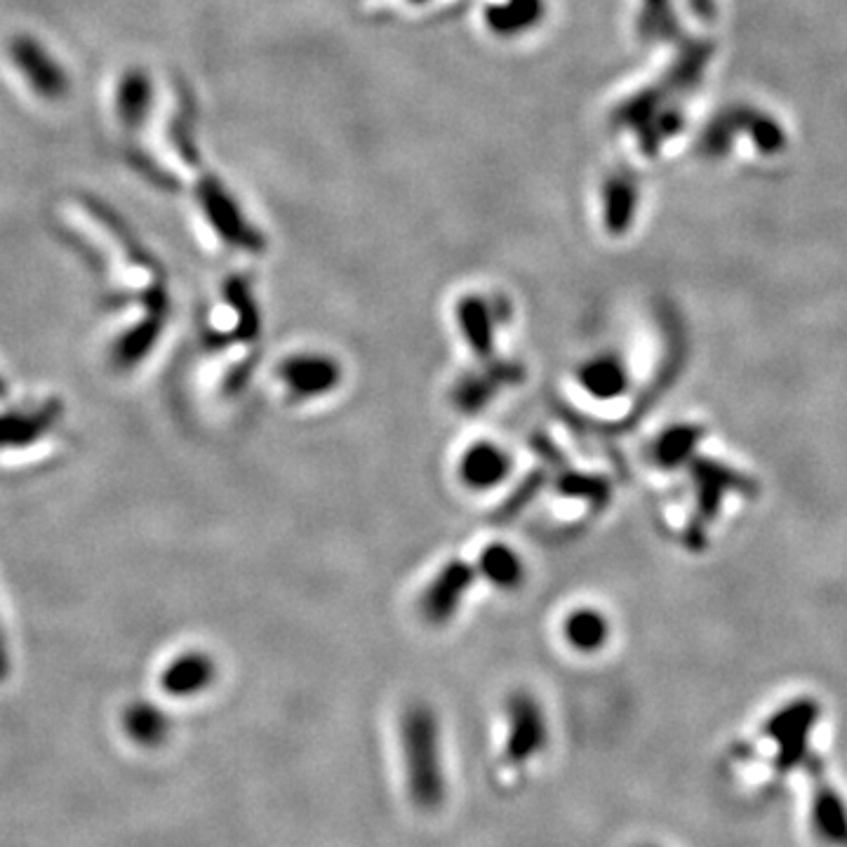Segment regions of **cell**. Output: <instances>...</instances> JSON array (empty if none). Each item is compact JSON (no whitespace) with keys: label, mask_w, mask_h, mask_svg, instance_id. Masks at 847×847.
Returning <instances> with one entry per match:
<instances>
[{"label":"cell","mask_w":847,"mask_h":847,"mask_svg":"<svg viewBox=\"0 0 847 847\" xmlns=\"http://www.w3.org/2000/svg\"><path fill=\"white\" fill-rule=\"evenodd\" d=\"M403 751L410 794L422 807L443 800L445 777L441 758V730L431 709L412 706L403 719Z\"/></svg>","instance_id":"6da1fadb"},{"label":"cell","mask_w":847,"mask_h":847,"mask_svg":"<svg viewBox=\"0 0 847 847\" xmlns=\"http://www.w3.org/2000/svg\"><path fill=\"white\" fill-rule=\"evenodd\" d=\"M508 471H512V459L506 452L495 443H474L459 462V476L471 489H489L499 485Z\"/></svg>","instance_id":"ba28073f"},{"label":"cell","mask_w":847,"mask_h":847,"mask_svg":"<svg viewBox=\"0 0 847 847\" xmlns=\"http://www.w3.org/2000/svg\"><path fill=\"white\" fill-rule=\"evenodd\" d=\"M459 328L466 344L474 349L481 361H493L495 355V311L481 297H466L459 304Z\"/></svg>","instance_id":"30bf717a"},{"label":"cell","mask_w":847,"mask_h":847,"mask_svg":"<svg viewBox=\"0 0 847 847\" xmlns=\"http://www.w3.org/2000/svg\"><path fill=\"white\" fill-rule=\"evenodd\" d=\"M474 583V568L464 560H450L431 579L422 596V612L431 624H447L462 608V600Z\"/></svg>","instance_id":"5b68a950"},{"label":"cell","mask_w":847,"mask_h":847,"mask_svg":"<svg viewBox=\"0 0 847 847\" xmlns=\"http://www.w3.org/2000/svg\"><path fill=\"white\" fill-rule=\"evenodd\" d=\"M154 104V81L144 69H130L118 83L116 113L127 130H137Z\"/></svg>","instance_id":"8fae6325"},{"label":"cell","mask_w":847,"mask_h":847,"mask_svg":"<svg viewBox=\"0 0 847 847\" xmlns=\"http://www.w3.org/2000/svg\"><path fill=\"white\" fill-rule=\"evenodd\" d=\"M692 481L696 489V512H700V525L711 520L719 512V504L725 489L737 485V476L730 474V468L713 464L709 459H696L692 464Z\"/></svg>","instance_id":"7c38bea8"},{"label":"cell","mask_w":847,"mask_h":847,"mask_svg":"<svg viewBox=\"0 0 847 847\" xmlns=\"http://www.w3.org/2000/svg\"><path fill=\"white\" fill-rule=\"evenodd\" d=\"M562 633L575 650L598 652L600 648H606L610 638V621L606 614L593 608H579L565 619Z\"/></svg>","instance_id":"5bb4252c"},{"label":"cell","mask_w":847,"mask_h":847,"mask_svg":"<svg viewBox=\"0 0 847 847\" xmlns=\"http://www.w3.org/2000/svg\"><path fill=\"white\" fill-rule=\"evenodd\" d=\"M196 196L205 217L210 219L213 229L234 248L259 252L264 248L261 236L252 229L250 221L242 217L238 203L213 175H203L196 186Z\"/></svg>","instance_id":"3957f363"},{"label":"cell","mask_w":847,"mask_h":847,"mask_svg":"<svg viewBox=\"0 0 847 847\" xmlns=\"http://www.w3.org/2000/svg\"><path fill=\"white\" fill-rule=\"evenodd\" d=\"M520 380L523 368L518 363L497 361V358H493V361H485L483 370L462 376L455 389H452V401H455V405L462 412L474 414L493 401L499 389L518 384Z\"/></svg>","instance_id":"8992f818"},{"label":"cell","mask_w":847,"mask_h":847,"mask_svg":"<svg viewBox=\"0 0 847 847\" xmlns=\"http://www.w3.org/2000/svg\"><path fill=\"white\" fill-rule=\"evenodd\" d=\"M8 50L14 69L22 73V79L38 97L48 102L66 97L71 87L69 73L41 41H35L29 33H22L12 38Z\"/></svg>","instance_id":"7a4b0ae2"},{"label":"cell","mask_w":847,"mask_h":847,"mask_svg":"<svg viewBox=\"0 0 847 847\" xmlns=\"http://www.w3.org/2000/svg\"><path fill=\"white\" fill-rule=\"evenodd\" d=\"M280 380L288 384L297 399H318V395L330 393L342 382V368L330 355L301 353L288 358L280 365Z\"/></svg>","instance_id":"52a82bcc"},{"label":"cell","mask_w":847,"mask_h":847,"mask_svg":"<svg viewBox=\"0 0 847 847\" xmlns=\"http://www.w3.org/2000/svg\"><path fill=\"white\" fill-rule=\"evenodd\" d=\"M702 441V428L692 424H678L667 428L652 445L654 462L664 468L685 464Z\"/></svg>","instance_id":"9a60e30c"},{"label":"cell","mask_w":847,"mask_h":847,"mask_svg":"<svg viewBox=\"0 0 847 847\" xmlns=\"http://www.w3.org/2000/svg\"><path fill=\"white\" fill-rule=\"evenodd\" d=\"M541 474H533L530 478H527L520 487H518V493L512 497V499H506V504H504V516H514L516 512H520V506L525 504V502H530L535 495H537V489L541 487Z\"/></svg>","instance_id":"e0dca14e"},{"label":"cell","mask_w":847,"mask_h":847,"mask_svg":"<svg viewBox=\"0 0 847 847\" xmlns=\"http://www.w3.org/2000/svg\"><path fill=\"white\" fill-rule=\"evenodd\" d=\"M506 719H508V740H506V758L520 765L530 761L546 744V727L544 711L533 694L514 692L512 700L506 702Z\"/></svg>","instance_id":"277c9868"},{"label":"cell","mask_w":847,"mask_h":847,"mask_svg":"<svg viewBox=\"0 0 847 847\" xmlns=\"http://www.w3.org/2000/svg\"><path fill=\"white\" fill-rule=\"evenodd\" d=\"M558 493L565 497L587 499L598 508V506H606V502L610 499V485L600 476L572 474V471H565L558 481Z\"/></svg>","instance_id":"2e32d148"},{"label":"cell","mask_w":847,"mask_h":847,"mask_svg":"<svg viewBox=\"0 0 847 847\" xmlns=\"http://www.w3.org/2000/svg\"><path fill=\"white\" fill-rule=\"evenodd\" d=\"M579 386L596 401H614L629 389V370L621 358L606 353L583 363L577 372Z\"/></svg>","instance_id":"9c48e42d"},{"label":"cell","mask_w":847,"mask_h":847,"mask_svg":"<svg viewBox=\"0 0 847 847\" xmlns=\"http://www.w3.org/2000/svg\"><path fill=\"white\" fill-rule=\"evenodd\" d=\"M481 575L502 591L518 589L525 579V565L520 556L502 541L487 544L478 558Z\"/></svg>","instance_id":"4fadbf2b"}]
</instances>
